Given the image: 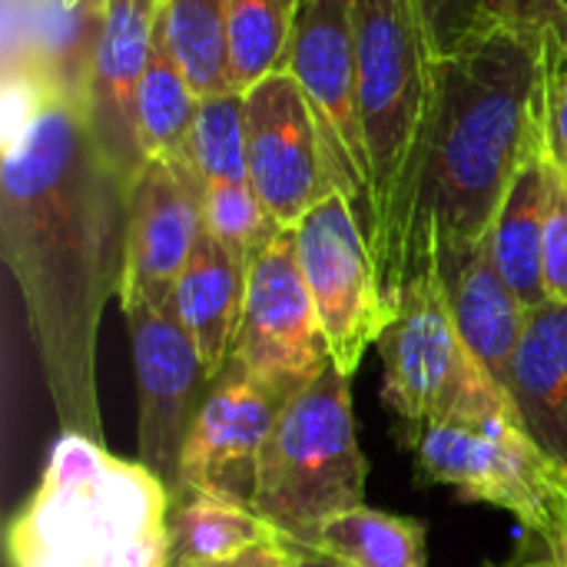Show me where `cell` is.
<instances>
[{"instance_id":"obj_14","label":"cell","mask_w":567,"mask_h":567,"mask_svg":"<svg viewBox=\"0 0 567 567\" xmlns=\"http://www.w3.org/2000/svg\"><path fill=\"white\" fill-rule=\"evenodd\" d=\"M203 236V183L193 166L146 159L130 186L126 269L120 306L173 302L176 282Z\"/></svg>"},{"instance_id":"obj_11","label":"cell","mask_w":567,"mask_h":567,"mask_svg":"<svg viewBox=\"0 0 567 567\" xmlns=\"http://www.w3.org/2000/svg\"><path fill=\"white\" fill-rule=\"evenodd\" d=\"M233 355L252 379L289 395L332 365L329 342L299 266L292 229H282L249 262L243 322Z\"/></svg>"},{"instance_id":"obj_12","label":"cell","mask_w":567,"mask_h":567,"mask_svg":"<svg viewBox=\"0 0 567 567\" xmlns=\"http://www.w3.org/2000/svg\"><path fill=\"white\" fill-rule=\"evenodd\" d=\"M249 183L266 213L292 229L316 203L336 193L316 116L289 70L272 73L243 93Z\"/></svg>"},{"instance_id":"obj_17","label":"cell","mask_w":567,"mask_h":567,"mask_svg":"<svg viewBox=\"0 0 567 567\" xmlns=\"http://www.w3.org/2000/svg\"><path fill=\"white\" fill-rule=\"evenodd\" d=\"M435 272L442 279L445 302L458 336L465 339L472 355L488 369V375L505 389L528 309L498 272L492 239L442 256L435 262Z\"/></svg>"},{"instance_id":"obj_20","label":"cell","mask_w":567,"mask_h":567,"mask_svg":"<svg viewBox=\"0 0 567 567\" xmlns=\"http://www.w3.org/2000/svg\"><path fill=\"white\" fill-rule=\"evenodd\" d=\"M545 226H548V159L542 150L522 166L505 206L492 226V256L525 309L548 302L545 286Z\"/></svg>"},{"instance_id":"obj_22","label":"cell","mask_w":567,"mask_h":567,"mask_svg":"<svg viewBox=\"0 0 567 567\" xmlns=\"http://www.w3.org/2000/svg\"><path fill=\"white\" fill-rule=\"evenodd\" d=\"M203 96L193 90L183 66L156 33L140 93H136V136L146 159H169L193 166V133Z\"/></svg>"},{"instance_id":"obj_32","label":"cell","mask_w":567,"mask_h":567,"mask_svg":"<svg viewBox=\"0 0 567 567\" xmlns=\"http://www.w3.org/2000/svg\"><path fill=\"white\" fill-rule=\"evenodd\" d=\"M567 17V0H518L515 27L535 37L555 33Z\"/></svg>"},{"instance_id":"obj_36","label":"cell","mask_w":567,"mask_h":567,"mask_svg":"<svg viewBox=\"0 0 567 567\" xmlns=\"http://www.w3.org/2000/svg\"><path fill=\"white\" fill-rule=\"evenodd\" d=\"M542 40H545V53H548V60L567 70V17H565V23H561L555 33H548V37H542Z\"/></svg>"},{"instance_id":"obj_9","label":"cell","mask_w":567,"mask_h":567,"mask_svg":"<svg viewBox=\"0 0 567 567\" xmlns=\"http://www.w3.org/2000/svg\"><path fill=\"white\" fill-rule=\"evenodd\" d=\"M355 0H309L296 7L289 73L296 76L336 176L359 223L369 206V159L359 113V56H355Z\"/></svg>"},{"instance_id":"obj_7","label":"cell","mask_w":567,"mask_h":567,"mask_svg":"<svg viewBox=\"0 0 567 567\" xmlns=\"http://www.w3.org/2000/svg\"><path fill=\"white\" fill-rule=\"evenodd\" d=\"M402 439L422 478L512 512L528 535H548L565 518L567 468L515 422H425Z\"/></svg>"},{"instance_id":"obj_8","label":"cell","mask_w":567,"mask_h":567,"mask_svg":"<svg viewBox=\"0 0 567 567\" xmlns=\"http://www.w3.org/2000/svg\"><path fill=\"white\" fill-rule=\"evenodd\" d=\"M299 266L316 302L332 365L355 375L362 355L382 339L392 309L382 299L365 233L346 193H329L296 226Z\"/></svg>"},{"instance_id":"obj_30","label":"cell","mask_w":567,"mask_h":567,"mask_svg":"<svg viewBox=\"0 0 567 567\" xmlns=\"http://www.w3.org/2000/svg\"><path fill=\"white\" fill-rule=\"evenodd\" d=\"M545 63V156L567 179V70L551 63L548 53Z\"/></svg>"},{"instance_id":"obj_35","label":"cell","mask_w":567,"mask_h":567,"mask_svg":"<svg viewBox=\"0 0 567 567\" xmlns=\"http://www.w3.org/2000/svg\"><path fill=\"white\" fill-rule=\"evenodd\" d=\"M289 551H292V567H346L339 565L336 558H329V555H322V551H316L309 545H299V542H289Z\"/></svg>"},{"instance_id":"obj_39","label":"cell","mask_w":567,"mask_h":567,"mask_svg":"<svg viewBox=\"0 0 567 567\" xmlns=\"http://www.w3.org/2000/svg\"><path fill=\"white\" fill-rule=\"evenodd\" d=\"M492 567H498V565H492Z\"/></svg>"},{"instance_id":"obj_33","label":"cell","mask_w":567,"mask_h":567,"mask_svg":"<svg viewBox=\"0 0 567 567\" xmlns=\"http://www.w3.org/2000/svg\"><path fill=\"white\" fill-rule=\"evenodd\" d=\"M203 567H292V551H289V542L286 538H266L233 558H223V561H213V565Z\"/></svg>"},{"instance_id":"obj_15","label":"cell","mask_w":567,"mask_h":567,"mask_svg":"<svg viewBox=\"0 0 567 567\" xmlns=\"http://www.w3.org/2000/svg\"><path fill=\"white\" fill-rule=\"evenodd\" d=\"M159 0H106L83 116L103 159L133 183L146 156L136 136V93L156 47Z\"/></svg>"},{"instance_id":"obj_24","label":"cell","mask_w":567,"mask_h":567,"mask_svg":"<svg viewBox=\"0 0 567 567\" xmlns=\"http://www.w3.org/2000/svg\"><path fill=\"white\" fill-rule=\"evenodd\" d=\"M159 37L203 100L233 93L226 0H159Z\"/></svg>"},{"instance_id":"obj_23","label":"cell","mask_w":567,"mask_h":567,"mask_svg":"<svg viewBox=\"0 0 567 567\" xmlns=\"http://www.w3.org/2000/svg\"><path fill=\"white\" fill-rule=\"evenodd\" d=\"M306 545L346 567H425L429 561L422 522L365 505L322 522Z\"/></svg>"},{"instance_id":"obj_6","label":"cell","mask_w":567,"mask_h":567,"mask_svg":"<svg viewBox=\"0 0 567 567\" xmlns=\"http://www.w3.org/2000/svg\"><path fill=\"white\" fill-rule=\"evenodd\" d=\"M382 399L402 432L425 422H518L508 392L455 329L439 272L419 276L395 302L379 339Z\"/></svg>"},{"instance_id":"obj_29","label":"cell","mask_w":567,"mask_h":567,"mask_svg":"<svg viewBox=\"0 0 567 567\" xmlns=\"http://www.w3.org/2000/svg\"><path fill=\"white\" fill-rule=\"evenodd\" d=\"M548 159V156H545ZM548 299L567 302V179L548 163V226H545Z\"/></svg>"},{"instance_id":"obj_28","label":"cell","mask_w":567,"mask_h":567,"mask_svg":"<svg viewBox=\"0 0 567 567\" xmlns=\"http://www.w3.org/2000/svg\"><path fill=\"white\" fill-rule=\"evenodd\" d=\"M425 20V30L439 50V56L455 53L482 30H488L482 0H415Z\"/></svg>"},{"instance_id":"obj_3","label":"cell","mask_w":567,"mask_h":567,"mask_svg":"<svg viewBox=\"0 0 567 567\" xmlns=\"http://www.w3.org/2000/svg\"><path fill=\"white\" fill-rule=\"evenodd\" d=\"M359 113L369 159L365 246L389 309L402 296L409 223L439 93V50L415 0H355Z\"/></svg>"},{"instance_id":"obj_13","label":"cell","mask_w":567,"mask_h":567,"mask_svg":"<svg viewBox=\"0 0 567 567\" xmlns=\"http://www.w3.org/2000/svg\"><path fill=\"white\" fill-rule=\"evenodd\" d=\"M289 399V392L252 379L233 355L216 372L209 395L189 429L179 488L219 495L252 508L259 455Z\"/></svg>"},{"instance_id":"obj_34","label":"cell","mask_w":567,"mask_h":567,"mask_svg":"<svg viewBox=\"0 0 567 567\" xmlns=\"http://www.w3.org/2000/svg\"><path fill=\"white\" fill-rule=\"evenodd\" d=\"M488 27H515L518 0H482Z\"/></svg>"},{"instance_id":"obj_1","label":"cell","mask_w":567,"mask_h":567,"mask_svg":"<svg viewBox=\"0 0 567 567\" xmlns=\"http://www.w3.org/2000/svg\"><path fill=\"white\" fill-rule=\"evenodd\" d=\"M130 186L103 159L80 103L7 70L3 262L60 429L96 442V336L123 289Z\"/></svg>"},{"instance_id":"obj_16","label":"cell","mask_w":567,"mask_h":567,"mask_svg":"<svg viewBox=\"0 0 567 567\" xmlns=\"http://www.w3.org/2000/svg\"><path fill=\"white\" fill-rule=\"evenodd\" d=\"M7 70L27 73L47 90L83 106L103 33L106 0H7Z\"/></svg>"},{"instance_id":"obj_25","label":"cell","mask_w":567,"mask_h":567,"mask_svg":"<svg viewBox=\"0 0 567 567\" xmlns=\"http://www.w3.org/2000/svg\"><path fill=\"white\" fill-rule=\"evenodd\" d=\"M292 23L296 7L289 0H226L229 73L236 93L289 70Z\"/></svg>"},{"instance_id":"obj_37","label":"cell","mask_w":567,"mask_h":567,"mask_svg":"<svg viewBox=\"0 0 567 567\" xmlns=\"http://www.w3.org/2000/svg\"><path fill=\"white\" fill-rule=\"evenodd\" d=\"M292 7H302V3H309V0H289Z\"/></svg>"},{"instance_id":"obj_18","label":"cell","mask_w":567,"mask_h":567,"mask_svg":"<svg viewBox=\"0 0 567 567\" xmlns=\"http://www.w3.org/2000/svg\"><path fill=\"white\" fill-rule=\"evenodd\" d=\"M505 392L532 442L567 468V302L528 309Z\"/></svg>"},{"instance_id":"obj_26","label":"cell","mask_w":567,"mask_h":567,"mask_svg":"<svg viewBox=\"0 0 567 567\" xmlns=\"http://www.w3.org/2000/svg\"><path fill=\"white\" fill-rule=\"evenodd\" d=\"M193 169L199 183H249L243 93L206 96L193 133Z\"/></svg>"},{"instance_id":"obj_38","label":"cell","mask_w":567,"mask_h":567,"mask_svg":"<svg viewBox=\"0 0 567 567\" xmlns=\"http://www.w3.org/2000/svg\"><path fill=\"white\" fill-rule=\"evenodd\" d=\"M60 3H83V0H60Z\"/></svg>"},{"instance_id":"obj_10","label":"cell","mask_w":567,"mask_h":567,"mask_svg":"<svg viewBox=\"0 0 567 567\" xmlns=\"http://www.w3.org/2000/svg\"><path fill=\"white\" fill-rule=\"evenodd\" d=\"M133 349L140 395V465H146L173 495L189 429L209 395L213 375L176 316V306H120Z\"/></svg>"},{"instance_id":"obj_5","label":"cell","mask_w":567,"mask_h":567,"mask_svg":"<svg viewBox=\"0 0 567 567\" xmlns=\"http://www.w3.org/2000/svg\"><path fill=\"white\" fill-rule=\"evenodd\" d=\"M352 379L329 365L279 412L256 468L252 512L289 542L365 505L369 465L359 449Z\"/></svg>"},{"instance_id":"obj_31","label":"cell","mask_w":567,"mask_h":567,"mask_svg":"<svg viewBox=\"0 0 567 567\" xmlns=\"http://www.w3.org/2000/svg\"><path fill=\"white\" fill-rule=\"evenodd\" d=\"M498 567H567V512L548 535H528L518 551Z\"/></svg>"},{"instance_id":"obj_19","label":"cell","mask_w":567,"mask_h":567,"mask_svg":"<svg viewBox=\"0 0 567 567\" xmlns=\"http://www.w3.org/2000/svg\"><path fill=\"white\" fill-rule=\"evenodd\" d=\"M246 276L249 262L233 256L203 226V236L196 239V249L176 282L173 306L213 379L236 352L246 302Z\"/></svg>"},{"instance_id":"obj_2","label":"cell","mask_w":567,"mask_h":567,"mask_svg":"<svg viewBox=\"0 0 567 567\" xmlns=\"http://www.w3.org/2000/svg\"><path fill=\"white\" fill-rule=\"evenodd\" d=\"M545 40L518 27H488L439 56L402 292L442 256L492 236L512 183L545 143Z\"/></svg>"},{"instance_id":"obj_4","label":"cell","mask_w":567,"mask_h":567,"mask_svg":"<svg viewBox=\"0 0 567 567\" xmlns=\"http://www.w3.org/2000/svg\"><path fill=\"white\" fill-rule=\"evenodd\" d=\"M7 555L10 567H169V492L146 465L63 432Z\"/></svg>"},{"instance_id":"obj_27","label":"cell","mask_w":567,"mask_h":567,"mask_svg":"<svg viewBox=\"0 0 567 567\" xmlns=\"http://www.w3.org/2000/svg\"><path fill=\"white\" fill-rule=\"evenodd\" d=\"M203 226L243 262H252L282 233V226L266 213L252 183H206Z\"/></svg>"},{"instance_id":"obj_21","label":"cell","mask_w":567,"mask_h":567,"mask_svg":"<svg viewBox=\"0 0 567 567\" xmlns=\"http://www.w3.org/2000/svg\"><path fill=\"white\" fill-rule=\"evenodd\" d=\"M266 538L276 532L249 505L193 488L169 495V567L213 565Z\"/></svg>"}]
</instances>
